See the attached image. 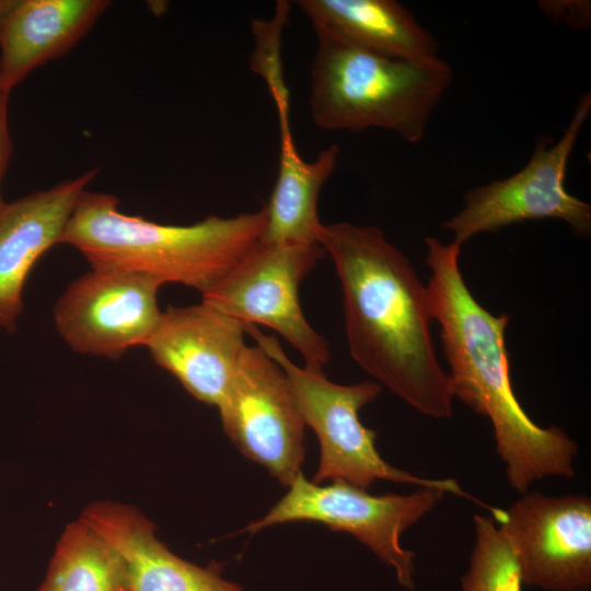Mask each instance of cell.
<instances>
[{
  "label": "cell",
  "mask_w": 591,
  "mask_h": 591,
  "mask_svg": "<svg viewBox=\"0 0 591 591\" xmlns=\"http://www.w3.org/2000/svg\"><path fill=\"white\" fill-rule=\"evenodd\" d=\"M245 324L204 303L167 306L147 344L155 363L218 407L245 348Z\"/></svg>",
  "instance_id": "cell-12"
},
{
  "label": "cell",
  "mask_w": 591,
  "mask_h": 591,
  "mask_svg": "<svg viewBox=\"0 0 591 591\" xmlns=\"http://www.w3.org/2000/svg\"><path fill=\"white\" fill-rule=\"evenodd\" d=\"M540 7L545 14L573 27L586 28L590 25L589 1H542Z\"/></svg>",
  "instance_id": "cell-20"
},
{
  "label": "cell",
  "mask_w": 591,
  "mask_h": 591,
  "mask_svg": "<svg viewBox=\"0 0 591 591\" xmlns=\"http://www.w3.org/2000/svg\"><path fill=\"white\" fill-rule=\"evenodd\" d=\"M519 561L522 582L547 591L591 589V499L528 490L497 523Z\"/></svg>",
  "instance_id": "cell-11"
},
{
  "label": "cell",
  "mask_w": 591,
  "mask_h": 591,
  "mask_svg": "<svg viewBox=\"0 0 591 591\" xmlns=\"http://www.w3.org/2000/svg\"><path fill=\"white\" fill-rule=\"evenodd\" d=\"M425 244L430 313L441 327L453 398L489 419L517 493L546 477H573L577 442L559 427L536 425L514 395L505 340L511 315H494L474 298L460 269V243L428 236Z\"/></svg>",
  "instance_id": "cell-2"
},
{
  "label": "cell",
  "mask_w": 591,
  "mask_h": 591,
  "mask_svg": "<svg viewBox=\"0 0 591 591\" xmlns=\"http://www.w3.org/2000/svg\"><path fill=\"white\" fill-rule=\"evenodd\" d=\"M118 205L113 195L84 190L60 243L77 248L92 268L144 274L201 294L243 258L266 225L264 209L174 225L123 213Z\"/></svg>",
  "instance_id": "cell-3"
},
{
  "label": "cell",
  "mask_w": 591,
  "mask_h": 591,
  "mask_svg": "<svg viewBox=\"0 0 591 591\" xmlns=\"http://www.w3.org/2000/svg\"><path fill=\"white\" fill-rule=\"evenodd\" d=\"M288 488L265 515L250 522L243 532L254 534L292 521L322 523L333 531L355 536L393 568L403 588L414 590L415 553L402 546L401 535L433 509L444 497V491L418 487L407 495L375 496L343 480L315 484L303 474Z\"/></svg>",
  "instance_id": "cell-6"
},
{
  "label": "cell",
  "mask_w": 591,
  "mask_h": 591,
  "mask_svg": "<svg viewBox=\"0 0 591 591\" xmlns=\"http://www.w3.org/2000/svg\"><path fill=\"white\" fill-rule=\"evenodd\" d=\"M475 543L461 591H522L517 556L491 517L474 514Z\"/></svg>",
  "instance_id": "cell-19"
},
{
  "label": "cell",
  "mask_w": 591,
  "mask_h": 591,
  "mask_svg": "<svg viewBox=\"0 0 591 591\" xmlns=\"http://www.w3.org/2000/svg\"><path fill=\"white\" fill-rule=\"evenodd\" d=\"M310 114L324 130L359 132L375 128L419 142L453 81L447 61L414 63L359 48L313 28Z\"/></svg>",
  "instance_id": "cell-4"
},
{
  "label": "cell",
  "mask_w": 591,
  "mask_h": 591,
  "mask_svg": "<svg viewBox=\"0 0 591 591\" xmlns=\"http://www.w3.org/2000/svg\"><path fill=\"white\" fill-rule=\"evenodd\" d=\"M591 111V93L578 101L557 141L542 138L513 175L470 189L464 205L442 227L463 245L473 236L529 220L559 219L579 236L591 232V206L569 194L565 175L570 154Z\"/></svg>",
  "instance_id": "cell-7"
},
{
  "label": "cell",
  "mask_w": 591,
  "mask_h": 591,
  "mask_svg": "<svg viewBox=\"0 0 591 591\" xmlns=\"http://www.w3.org/2000/svg\"><path fill=\"white\" fill-rule=\"evenodd\" d=\"M325 254L318 243L258 240L201 301L244 324L275 329L299 351L305 369L323 372L329 344L305 318L299 287Z\"/></svg>",
  "instance_id": "cell-8"
},
{
  "label": "cell",
  "mask_w": 591,
  "mask_h": 591,
  "mask_svg": "<svg viewBox=\"0 0 591 591\" xmlns=\"http://www.w3.org/2000/svg\"><path fill=\"white\" fill-rule=\"evenodd\" d=\"M106 0H0V84L12 91L67 54L107 9Z\"/></svg>",
  "instance_id": "cell-14"
},
{
  "label": "cell",
  "mask_w": 591,
  "mask_h": 591,
  "mask_svg": "<svg viewBox=\"0 0 591 591\" xmlns=\"http://www.w3.org/2000/svg\"><path fill=\"white\" fill-rule=\"evenodd\" d=\"M11 91L0 84V211L4 206L1 184L12 154V141L8 128V102Z\"/></svg>",
  "instance_id": "cell-21"
},
{
  "label": "cell",
  "mask_w": 591,
  "mask_h": 591,
  "mask_svg": "<svg viewBox=\"0 0 591 591\" xmlns=\"http://www.w3.org/2000/svg\"><path fill=\"white\" fill-rule=\"evenodd\" d=\"M38 591H130L120 552L82 518L67 524Z\"/></svg>",
  "instance_id": "cell-18"
},
{
  "label": "cell",
  "mask_w": 591,
  "mask_h": 591,
  "mask_svg": "<svg viewBox=\"0 0 591 591\" xmlns=\"http://www.w3.org/2000/svg\"><path fill=\"white\" fill-rule=\"evenodd\" d=\"M313 28L394 60L439 59V44L414 14L395 0H298Z\"/></svg>",
  "instance_id": "cell-16"
},
{
  "label": "cell",
  "mask_w": 591,
  "mask_h": 591,
  "mask_svg": "<svg viewBox=\"0 0 591 591\" xmlns=\"http://www.w3.org/2000/svg\"><path fill=\"white\" fill-rule=\"evenodd\" d=\"M339 155L337 144L304 161L297 151L290 128H280L278 173L267 206L266 225L260 241L315 244L324 224L317 200L324 184L334 173Z\"/></svg>",
  "instance_id": "cell-17"
},
{
  "label": "cell",
  "mask_w": 591,
  "mask_h": 591,
  "mask_svg": "<svg viewBox=\"0 0 591 591\" xmlns=\"http://www.w3.org/2000/svg\"><path fill=\"white\" fill-rule=\"evenodd\" d=\"M124 556L130 572V591H244L220 575L187 561L161 542L157 525L137 508L95 501L80 515Z\"/></svg>",
  "instance_id": "cell-15"
},
{
  "label": "cell",
  "mask_w": 591,
  "mask_h": 591,
  "mask_svg": "<svg viewBox=\"0 0 591 591\" xmlns=\"http://www.w3.org/2000/svg\"><path fill=\"white\" fill-rule=\"evenodd\" d=\"M217 408L244 456L287 487L302 474L306 426L286 373L258 346H245Z\"/></svg>",
  "instance_id": "cell-9"
},
{
  "label": "cell",
  "mask_w": 591,
  "mask_h": 591,
  "mask_svg": "<svg viewBox=\"0 0 591 591\" xmlns=\"http://www.w3.org/2000/svg\"><path fill=\"white\" fill-rule=\"evenodd\" d=\"M318 244L337 273L352 359L418 413L449 418L453 395L431 335L427 286L382 229L324 224Z\"/></svg>",
  "instance_id": "cell-1"
},
{
  "label": "cell",
  "mask_w": 591,
  "mask_h": 591,
  "mask_svg": "<svg viewBox=\"0 0 591 591\" xmlns=\"http://www.w3.org/2000/svg\"><path fill=\"white\" fill-rule=\"evenodd\" d=\"M96 171L35 190L0 211V326L16 328L23 288L36 262L60 243L80 195Z\"/></svg>",
  "instance_id": "cell-13"
},
{
  "label": "cell",
  "mask_w": 591,
  "mask_h": 591,
  "mask_svg": "<svg viewBox=\"0 0 591 591\" xmlns=\"http://www.w3.org/2000/svg\"><path fill=\"white\" fill-rule=\"evenodd\" d=\"M245 332L286 373L305 426L316 434L320 461L312 479L315 484L343 480L368 489L378 480L417 487L436 488L445 494L470 499L484 508L487 505L467 494L455 479H431L390 465L380 455L376 432L362 425L359 413L382 391L375 381L366 380L344 385L329 381L324 372L294 364L274 335L257 325L245 324Z\"/></svg>",
  "instance_id": "cell-5"
},
{
  "label": "cell",
  "mask_w": 591,
  "mask_h": 591,
  "mask_svg": "<svg viewBox=\"0 0 591 591\" xmlns=\"http://www.w3.org/2000/svg\"><path fill=\"white\" fill-rule=\"evenodd\" d=\"M162 285L144 274L92 268L57 301L56 328L74 351L118 359L131 347L147 346L154 334Z\"/></svg>",
  "instance_id": "cell-10"
}]
</instances>
